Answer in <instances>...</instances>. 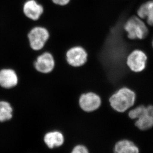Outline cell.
<instances>
[{"instance_id":"8992f818","label":"cell","mask_w":153,"mask_h":153,"mask_svg":"<svg viewBox=\"0 0 153 153\" xmlns=\"http://www.w3.org/2000/svg\"><path fill=\"white\" fill-rule=\"evenodd\" d=\"M67 61L71 66L79 67L87 62L88 54L82 47L76 46L70 48L67 52Z\"/></svg>"},{"instance_id":"ba28073f","label":"cell","mask_w":153,"mask_h":153,"mask_svg":"<svg viewBox=\"0 0 153 153\" xmlns=\"http://www.w3.org/2000/svg\"><path fill=\"white\" fill-rule=\"evenodd\" d=\"M34 66L39 72L47 74L51 72L54 68V59L51 53L45 52L37 57Z\"/></svg>"},{"instance_id":"9a60e30c","label":"cell","mask_w":153,"mask_h":153,"mask_svg":"<svg viewBox=\"0 0 153 153\" xmlns=\"http://www.w3.org/2000/svg\"><path fill=\"white\" fill-rule=\"evenodd\" d=\"M71 153H89V152L85 146L79 145L75 147Z\"/></svg>"},{"instance_id":"30bf717a","label":"cell","mask_w":153,"mask_h":153,"mask_svg":"<svg viewBox=\"0 0 153 153\" xmlns=\"http://www.w3.org/2000/svg\"><path fill=\"white\" fill-rule=\"evenodd\" d=\"M18 77L15 70L4 68L0 70V86L6 89L12 88L18 84Z\"/></svg>"},{"instance_id":"277c9868","label":"cell","mask_w":153,"mask_h":153,"mask_svg":"<svg viewBox=\"0 0 153 153\" xmlns=\"http://www.w3.org/2000/svg\"><path fill=\"white\" fill-rule=\"evenodd\" d=\"M30 46L33 50H41L49 37L47 29L43 27H36L32 28L27 35Z\"/></svg>"},{"instance_id":"4fadbf2b","label":"cell","mask_w":153,"mask_h":153,"mask_svg":"<svg viewBox=\"0 0 153 153\" xmlns=\"http://www.w3.org/2000/svg\"><path fill=\"white\" fill-rule=\"evenodd\" d=\"M139 17L146 19L148 24L153 25V1H150L142 4L137 11Z\"/></svg>"},{"instance_id":"8fae6325","label":"cell","mask_w":153,"mask_h":153,"mask_svg":"<svg viewBox=\"0 0 153 153\" xmlns=\"http://www.w3.org/2000/svg\"><path fill=\"white\" fill-rule=\"evenodd\" d=\"M114 153H139L140 150L134 142L127 139L119 140L115 144Z\"/></svg>"},{"instance_id":"7c38bea8","label":"cell","mask_w":153,"mask_h":153,"mask_svg":"<svg viewBox=\"0 0 153 153\" xmlns=\"http://www.w3.org/2000/svg\"><path fill=\"white\" fill-rule=\"evenodd\" d=\"M44 141L48 147L53 149L63 144L64 137L62 133L59 131H51L44 136Z\"/></svg>"},{"instance_id":"5bb4252c","label":"cell","mask_w":153,"mask_h":153,"mask_svg":"<svg viewBox=\"0 0 153 153\" xmlns=\"http://www.w3.org/2000/svg\"><path fill=\"white\" fill-rule=\"evenodd\" d=\"M13 114V108L10 103L6 100H0V122L12 119Z\"/></svg>"},{"instance_id":"7a4b0ae2","label":"cell","mask_w":153,"mask_h":153,"mask_svg":"<svg viewBox=\"0 0 153 153\" xmlns=\"http://www.w3.org/2000/svg\"><path fill=\"white\" fill-rule=\"evenodd\" d=\"M128 116L131 119L136 120L135 125L140 130H148L153 127V106L152 105L137 106L130 111Z\"/></svg>"},{"instance_id":"e0dca14e","label":"cell","mask_w":153,"mask_h":153,"mask_svg":"<svg viewBox=\"0 0 153 153\" xmlns=\"http://www.w3.org/2000/svg\"><path fill=\"white\" fill-rule=\"evenodd\" d=\"M152 45H153V42H152Z\"/></svg>"},{"instance_id":"5b68a950","label":"cell","mask_w":153,"mask_h":153,"mask_svg":"<svg viewBox=\"0 0 153 153\" xmlns=\"http://www.w3.org/2000/svg\"><path fill=\"white\" fill-rule=\"evenodd\" d=\"M102 104L100 96L91 91L81 94L79 100V108L85 112H92L97 111L100 108Z\"/></svg>"},{"instance_id":"3957f363","label":"cell","mask_w":153,"mask_h":153,"mask_svg":"<svg viewBox=\"0 0 153 153\" xmlns=\"http://www.w3.org/2000/svg\"><path fill=\"white\" fill-rule=\"evenodd\" d=\"M124 28L130 39H143L148 34L147 27L143 21L137 16L130 18L124 25Z\"/></svg>"},{"instance_id":"9c48e42d","label":"cell","mask_w":153,"mask_h":153,"mask_svg":"<svg viewBox=\"0 0 153 153\" xmlns=\"http://www.w3.org/2000/svg\"><path fill=\"white\" fill-rule=\"evenodd\" d=\"M22 10L26 17L37 21L43 13L44 8L36 0H27L24 4Z\"/></svg>"},{"instance_id":"52a82bcc","label":"cell","mask_w":153,"mask_h":153,"mask_svg":"<svg viewBox=\"0 0 153 153\" xmlns=\"http://www.w3.org/2000/svg\"><path fill=\"white\" fill-rule=\"evenodd\" d=\"M147 57L141 50H135L132 52L127 59V64L131 71L140 72L146 67Z\"/></svg>"},{"instance_id":"6da1fadb","label":"cell","mask_w":153,"mask_h":153,"mask_svg":"<svg viewBox=\"0 0 153 153\" xmlns=\"http://www.w3.org/2000/svg\"><path fill=\"white\" fill-rule=\"evenodd\" d=\"M135 100V93L130 88H123L113 94L108 102L112 109L122 113L133 106Z\"/></svg>"},{"instance_id":"2e32d148","label":"cell","mask_w":153,"mask_h":153,"mask_svg":"<svg viewBox=\"0 0 153 153\" xmlns=\"http://www.w3.org/2000/svg\"><path fill=\"white\" fill-rule=\"evenodd\" d=\"M54 4L58 6H64L69 4L71 0H51Z\"/></svg>"}]
</instances>
